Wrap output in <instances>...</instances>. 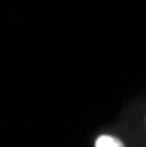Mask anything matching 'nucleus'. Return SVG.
Wrapping results in <instances>:
<instances>
[{
  "mask_svg": "<svg viewBox=\"0 0 146 147\" xmlns=\"http://www.w3.org/2000/svg\"><path fill=\"white\" fill-rule=\"evenodd\" d=\"M95 147H123V145H121V142H118V140H116V138H113V137H109V135H102V137H99V138H97Z\"/></svg>",
  "mask_w": 146,
  "mask_h": 147,
  "instance_id": "1",
  "label": "nucleus"
}]
</instances>
